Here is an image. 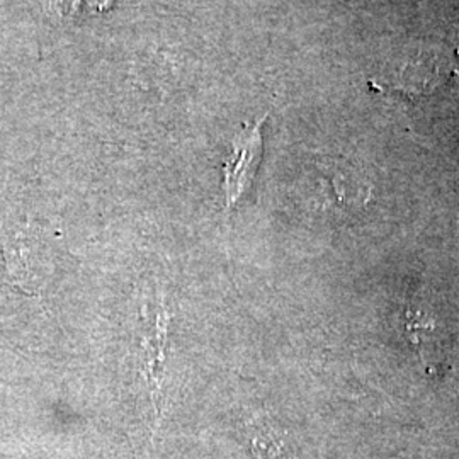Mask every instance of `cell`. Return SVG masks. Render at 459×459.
<instances>
[{
  "instance_id": "cell-1",
  "label": "cell",
  "mask_w": 459,
  "mask_h": 459,
  "mask_svg": "<svg viewBox=\"0 0 459 459\" xmlns=\"http://www.w3.org/2000/svg\"><path fill=\"white\" fill-rule=\"evenodd\" d=\"M459 77V58H449L443 51H420L403 66L386 91L403 98H422L432 94Z\"/></svg>"
},
{
  "instance_id": "cell-2",
  "label": "cell",
  "mask_w": 459,
  "mask_h": 459,
  "mask_svg": "<svg viewBox=\"0 0 459 459\" xmlns=\"http://www.w3.org/2000/svg\"><path fill=\"white\" fill-rule=\"evenodd\" d=\"M261 123L235 136L233 153L225 165V197L229 212L235 208V204L242 199L254 181L261 159Z\"/></svg>"
},
{
  "instance_id": "cell-3",
  "label": "cell",
  "mask_w": 459,
  "mask_h": 459,
  "mask_svg": "<svg viewBox=\"0 0 459 459\" xmlns=\"http://www.w3.org/2000/svg\"><path fill=\"white\" fill-rule=\"evenodd\" d=\"M169 315L160 312L157 315V324L153 332L143 341V373L147 377L148 388L155 409H160L162 400V369H164L165 344H167Z\"/></svg>"
}]
</instances>
